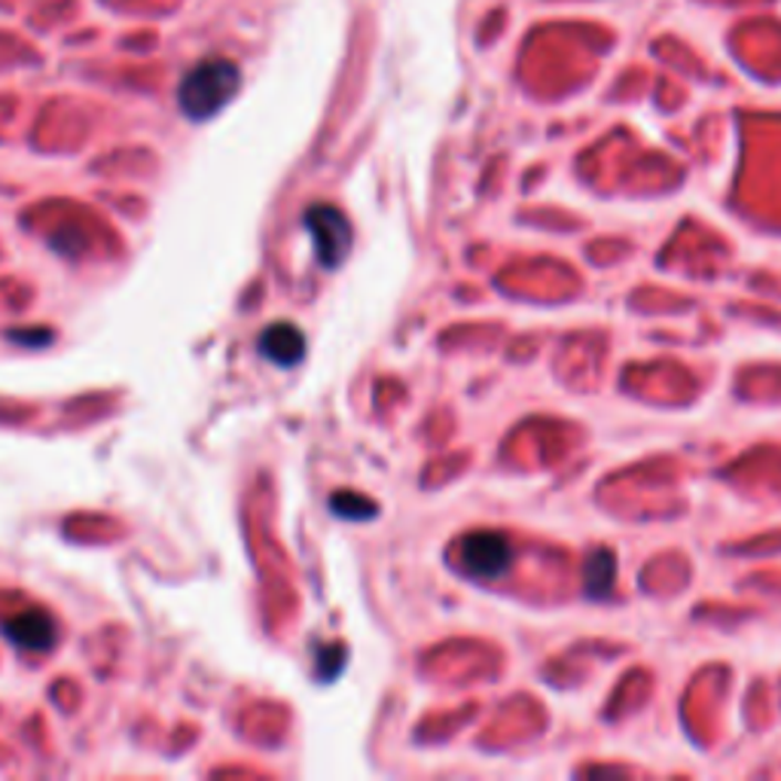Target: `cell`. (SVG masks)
<instances>
[{
    "label": "cell",
    "mask_w": 781,
    "mask_h": 781,
    "mask_svg": "<svg viewBox=\"0 0 781 781\" xmlns=\"http://www.w3.org/2000/svg\"><path fill=\"white\" fill-rule=\"evenodd\" d=\"M260 352H263L265 361H272V364L278 366L300 364L305 354L303 333L293 327V324H284V321H281V324H272V327L260 336Z\"/></svg>",
    "instance_id": "cell-5"
},
{
    "label": "cell",
    "mask_w": 781,
    "mask_h": 781,
    "mask_svg": "<svg viewBox=\"0 0 781 781\" xmlns=\"http://www.w3.org/2000/svg\"><path fill=\"white\" fill-rule=\"evenodd\" d=\"M614 577H617V559L607 550H593L583 567V590L590 598H607L614 593Z\"/></svg>",
    "instance_id": "cell-6"
},
{
    "label": "cell",
    "mask_w": 781,
    "mask_h": 781,
    "mask_svg": "<svg viewBox=\"0 0 781 781\" xmlns=\"http://www.w3.org/2000/svg\"><path fill=\"white\" fill-rule=\"evenodd\" d=\"M303 227L312 236L317 260L324 269H340L352 248V223L333 205H312L303 217Z\"/></svg>",
    "instance_id": "cell-2"
},
{
    "label": "cell",
    "mask_w": 781,
    "mask_h": 781,
    "mask_svg": "<svg viewBox=\"0 0 781 781\" xmlns=\"http://www.w3.org/2000/svg\"><path fill=\"white\" fill-rule=\"evenodd\" d=\"M239 64L232 59H223V55H211L184 74L180 86H177V104L187 119L202 123V119L220 114L239 95Z\"/></svg>",
    "instance_id": "cell-1"
},
{
    "label": "cell",
    "mask_w": 781,
    "mask_h": 781,
    "mask_svg": "<svg viewBox=\"0 0 781 781\" xmlns=\"http://www.w3.org/2000/svg\"><path fill=\"white\" fill-rule=\"evenodd\" d=\"M513 550L498 531H473L461 541V567L477 580H498L507 574Z\"/></svg>",
    "instance_id": "cell-3"
},
{
    "label": "cell",
    "mask_w": 781,
    "mask_h": 781,
    "mask_svg": "<svg viewBox=\"0 0 781 781\" xmlns=\"http://www.w3.org/2000/svg\"><path fill=\"white\" fill-rule=\"evenodd\" d=\"M7 638L19 647V650H31V654H46L55 647V619L46 611H25L15 614L13 619L3 623Z\"/></svg>",
    "instance_id": "cell-4"
}]
</instances>
